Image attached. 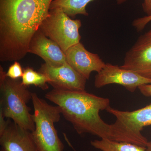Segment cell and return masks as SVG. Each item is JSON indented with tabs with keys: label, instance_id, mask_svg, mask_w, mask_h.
<instances>
[{
	"label": "cell",
	"instance_id": "obj_1",
	"mask_svg": "<svg viewBox=\"0 0 151 151\" xmlns=\"http://www.w3.org/2000/svg\"><path fill=\"white\" fill-rule=\"evenodd\" d=\"M53 0H0V61H17L49 15Z\"/></svg>",
	"mask_w": 151,
	"mask_h": 151
},
{
	"label": "cell",
	"instance_id": "obj_2",
	"mask_svg": "<svg viewBox=\"0 0 151 151\" xmlns=\"http://www.w3.org/2000/svg\"><path fill=\"white\" fill-rule=\"evenodd\" d=\"M45 97L60 108L64 119L70 122L78 134H91L101 139L131 142L119 132L114 124L105 123L100 115L101 111L110 106L108 98L81 91L53 89Z\"/></svg>",
	"mask_w": 151,
	"mask_h": 151
},
{
	"label": "cell",
	"instance_id": "obj_3",
	"mask_svg": "<svg viewBox=\"0 0 151 151\" xmlns=\"http://www.w3.org/2000/svg\"><path fill=\"white\" fill-rule=\"evenodd\" d=\"M0 112L5 118L12 119L22 128L32 132L35 124L31 109L27 105L32 92L22 81L8 77L0 66Z\"/></svg>",
	"mask_w": 151,
	"mask_h": 151
},
{
	"label": "cell",
	"instance_id": "obj_4",
	"mask_svg": "<svg viewBox=\"0 0 151 151\" xmlns=\"http://www.w3.org/2000/svg\"><path fill=\"white\" fill-rule=\"evenodd\" d=\"M35 129L32 135L37 151H63L64 145L58 135L54 124L61 114L58 106H53L32 93Z\"/></svg>",
	"mask_w": 151,
	"mask_h": 151
},
{
	"label": "cell",
	"instance_id": "obj_5",
	"mask_svg": "<svg viewBox=\"0 0 151 151\" xmlns=\"http://www.w3.org/2000/svg\"><path fill=\"white\" fill-rule=\"evenodd\" d=\"M80 19H72L60 9H50L49 15L39 29L47 37L56 42L65 53L68 48L80 42Z\"/></svg>",
	"mask_w": 151,
	"mask_h": 151
},
{
	"label": "cell",
	"instance_id": "obj_6",
	"mask_svg": "<svg viewBox=\"0 0 151 151\" xmlns=\"http://www.w3.org/2000/svg\"><path fill=\"white\" fill-rule=\"evenodd\" d=\"M106 111L116 117L114 124L119 132L131 138L139 145L147 147L148 141L141 131L144 127L151 126V103L132 111H120L111 106Z\"/></svg>",
	"mask_w": 151,
	"mask_h": 151
},
{
	"label": "cell",
	"instance_id": "obj_7",
	"mask_svg": "<svg viewBox=\"0 0 151 151\" xmlns=\"http://www.w3.org/2000/svg\"><path fill=\"white\" fill-rule=\"evenodd\" d=\"M97 73L94 82L97 88L108 84H117L124 86L129 92H134L141 85L151 84V79L111 63H105L103 69Z\"/></svg>",
	"mask_w": 151,
	"mask_h": 151
},
{
	"label": "cell",
	"instance_id": "obj_8",
	"mask_svg": "<svg viewBox=\"0 0 151 151\" xmlns=\"http://www.w3.org/2000/svg\"><path fill=\"white\" fill-rule=\"evenodd\" d=\"M120 67L151 79V29L139 37L126 52Z\"/></svg>",
	"mask_w": 151,
	"mask_h": 151
},
{
	"label": "cell",
	"instance_id": "obj_9",
	"mask_svg": "<svg viewBox=\"0 0 151 151\" xmlns=\"http://www.w3.org/2000/svg\"><path fill=\"white\" fill-rule=\"evenodd\" d=\"M39 71L49 78L48 84L53 89L70 91L85 90L86 79L68 63L58 66L45 63L41 65Z\"/></svg>",
	"mask_w": 151,
	"mask_h": 151
},
{
	"label": "cell",
	"instance_id": "obj_10",
	"mask_svg": "<svg viewBox=\"0 0 151 151\" xmlns=\"http://www.w3.org/2000/svg\"><path fill=\"white\" fill-rule=\"evenodd\" d=\"M65 54L68 63L86 80L92 72L98 73L105 65L98 54L88 51L80 42L68 48Z\"/></svg>",
	"mask_w": 151,
	"mask_h": 151
},
{
	"label": "cell",
	"instance_id": "obj_11",
	"mask_svg": "<svg viewBox=\"0 0 151 151\" xmlns=\"http://www.w3.org/2000/svg\"><path fill=\"white\" fill-rule=\"evenodd\" d=\"M28 52L40 57L45 63L52 66H60L68 63L65 53L59 45L47 37L40 29L31 40Z\"/></svg>",
	"mask_w": 151,
	"mask_h": 151
},
{
	"label": "cell",
	"instance_id": "obj_12",
	"mask_svg": "<svg viewBox=\"0 0 151 151\" xmlns=\"http://www.w3.org/2000/svg\"><path fill=\"white\" fill-rule=\"evenodd\" d=\"M1 151H37L32 132L12 121L0 135Z\"/></svg>",
	"mask_w": 151,
	"mask_h": 151
},
{
	"label": "cell",
	"instance_id": "obj_13",
	"mask_svg": "<svg viewBox=\"0 0 151 151\" xmlns=\"http://www.w3.org/2000/svg\"><path fill=\"white\" fill-rule=\"evenodd\" d=\"M94 0H53L50 9H60L70 17H74L78 14L89 15L86 7L89 3ZM118 4H121L127 0H116Z\"/></svg>",
	"mask_w": 151,
	"mask_h": 151
},
{
	"label": "cell",
	"instance_id": "obj_14",
	"mask_svg": "<svg viewBox=\"0 0 151 151\" xmlns=\"http://www.w3.org/2000/svg\"><path fill=\"white\" fill-rule=\"evenodd\" d=\"M90 143L92 147L102 151H147L145 147L127 142L100 139Z\"/></svg>",
	"mask_w": 151,
	"mask_h": 151
},
{
	"label": "cell",
	"instance_id": "obj_15",
	"mask_svg": "<svg viewBox=\"0 0 151 151\" xmlns=\"http://www.w3.org/2000/svg\"><path fill=\"white\" fill-rule=\"evenodd\" d=\"M22 78V83L27 87L33 85L43 90L49 88L47 83L50 81L49 78L39 71H35L32 68L27 67L24 68Z\"/></svg>",
	"mask_w": 151,
	"mask_h": 151
},
{
	"label": "cell",
	"instance_id": "obj_16",
	"mask_svg": "<svg viewBox=\"0 0 151 151\" xmlns=\"http://www.w3.org/2000/svg\"><path fill=\"white\" fill-rule=\"evenodd\" d=\"M23 70L19 63L15 61L13 64L9 67L6 75L9 78L13 79H17L22 77Z\"/></svg>",
	"mask_w": 151,
	"mask_h": 151
},
{
	"label": "cell",
	"instance_id": "obj_17",
	"mask_svg": "<svg viewBox=\"0 0 151 151\" xmlns=\"http://www.w3.org/2000/svg\"><path fill=\"white\" fill-rule=\"evenodd\" d=\"M151 21V15L139 18L134 20L133 22V27L138 31L142 30Z\"/></svg>",
	"mask_w": 151,
	"mask_h": 151
},
{
	"label": "cell",
	"instance_id": "obj_18",
	"mask_svg": "<svg viewBox=\"0 0 151 151\" xmlns=\"http://www.w3.org/2000/svg\"><path fill=\"white\" fill-rule=\"evenodd\" d=\"M11 119H8L5 120V118L3 116L2 113L0 112V135L4 133L8 126Z\"/></svg>",
	"mask_w": 151,
	"mask_h": 151
},
{
	"label": "cell",
	"instance_id": "obj_19",
	"mask_svg": "<svg viewBox=\"0 0 151 151\" xmlns=\"http://www.w3.org/2000/svg\"><path fill=\"white\" fill-rule=\"evenodd\" d=\"M138 89L144 96L147 97H151V84L141 85Z\"/></svg>",
	"mask_w": 151,
	"mask_h": 151
},
{
	"label": "cell",
	"instance_id": "obj_20",
	"mask_svg": "<svg viewBox=\"0 0 151 151\" xmlns=\"http://www.w3.org/2000/svg\"><path fill=\"white\" fill-rule=\"evenodd\" d=\"M143 11L147 16L151 15V0H144L142 4Z\"/></svg>",
	"mask_w": 151,
	"mask_h": 151
},
{
	"label": "cell",
	"instance_id": "obj_21",
	"mask_svg": "<svg viewBox=\"0 0 151 151\" xmlns=\"http://www.w3.org/2000/svg\"><path fill=\"white\" fill-rule=\"evenodd\" d=\"M146 149L147 151H151V141L148 142L147 145L146 147Z\"/></svg>",
	"mask_w": 151,
	"mask_h": 151
}]
</instances>
